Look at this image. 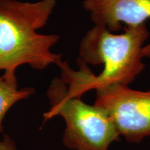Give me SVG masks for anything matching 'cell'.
<instances>
[{
	"label": "cell",
	"mask_w": 150,
	"mask_h": 150,
	"mask_svg": "<svg viewBox=\"0 0 150 150\" xmlns=\"http://www.w3.org/2000/svg\"><path fill=\"white\" fill-rule=\"evenodd\" d=\"M149 35L145 24L125 27L120 34L94 24L81 41L79 70L64 61L58 65L67 95L81 98L92 90L134 82L145 67L142 52Z\"/></svg>",
	"instance_id": "cell-1"
},
{
	"label": "cell",
	"mask_w": 150,
	"mask_h": 150,
	"mask_svg": "<svg viewBox=\"0 0 150 150\" xmlns=\"http://www.w3.org/2000/svg\"><path fill=\"white\" fill-rule=\"evenodd\" d=\"M47 95L51 107L45 112V120L61 116L65 129L63 142L72 150H108L119 140V133L109 116L102 108L67 95V87L61 78L55 77Z\"/></svg>",
	"instance_id": "cell-3"
},
{
	"label": "cell",
	"mask_w": 150,
	"mask_h": 150,
	"mask_svg": "<svg viewBox=\"0 0 150 150\" xmlns=\"http://www.w3.org/2000/svg\"><path fill=\"white\" fill-rule=\"evenodd\" d=\"M96 93L94 105L107 113L120 136L135 143L150 136V90L141 91L129 86L113 85Z\"/></svg>",
	"instance_id": "cell-4"
},
{
	"label": "cell",
	"mask_w": 150,
	"mask_h": 150,
	"mask_svg": "<svg viewBox=\"0 0 150 150\" xmlns=\"http://www.w3.org/2000/svg\"><path fill=\"white\" fill-rule=\"evenodd\" d=\"M82 6L95 25L111 32L126 27L145 24L150 19V0H83ZM143 57L150 58V43L142 49Z\"/></svg>",
	"instance_id": "cell-5"
},
{
	"label": "cell",
	"mask_w": 150,
	"mask_h": 150,
	"mask_svg": "<svg viewBox=\"0 0 150 150\" xmlns=\"http://www.w3.org/2000/svg\"><path fill=\"white\" fill-rule=\"evenodd\" d=\"M56 5V0H0V70L16 72L23 65L40 70L63 61L62 54L51 51L59 35L37 32Z\"/></svg>",
	"instance_id": "cell-2"
},
{
	"label": "cell",
	"mask_w": 150,
	"mask_h": 150,
	"mask_svg": "<svg viewBox=\"0 0 150 150\" xmlns=\"http://www.w3.org/2000/svg\"><path fill=\"white\" fill-rule=\"evenodd\" d=\"M0 150H18L13 140L8 135H4L0 139Z\"/></svg>",
	"instance_id": "cell-7"
},
{
	"label": "cell",
	"mask_w": 150,
	"mask_h": 150,
	"mask_svg": "<svg viewBox=\"0 0 150 150\" xmlns=\"http://www.w3.org/2000/svg\"><path fill=\"white\" fill-rule=\"evenodd\" d=\"M35 93L31 87L18 88L16 72L6 71L0 77V132L6 114L16 102L28 99Z\"/></svg>",
	"instance_id": "cell-6"
}]
</instances>
